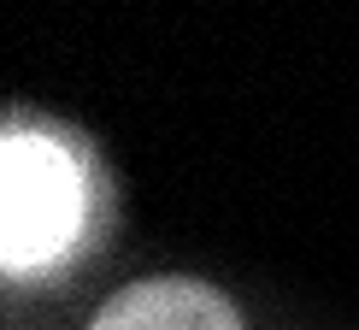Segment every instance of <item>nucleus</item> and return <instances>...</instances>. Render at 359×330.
Instances as JSON below:
<instances>
[{
    "instance_id": "1",
    "label": "nucleus",
    "mask_w": 359,
    "mask_h": 330,
    "mask_svg": "<svg viewBox=\"0 0 359 330\" xmlns=\"http://www.w3.org/2000/svg\"><path fill=\"white\" fill-rule=\"evenodd\" d=\"M88 165L53 130H6L0 147V265L12 277L53 272L83 236Z\"/></svg>"
},
{
    "instance_id": "2",
    "label": "nucleus",
    "mask_w": 359,
    "mask_h": 330,
    "mask_svg": "<svg viewBox=\"0 0 359 330\" xmlns=\"http://www.w3.org/2000/svg\"><path fill=\"white\" fill-rule=\"evenodd\" d=\"M88 330H242L236 307L224 301L212 283L194 277H154L118 289L107 307L95 312Z\"/></svg>"
}]
</instances>
